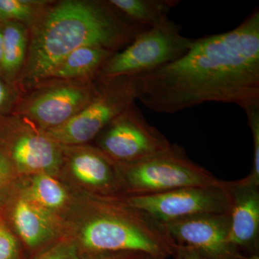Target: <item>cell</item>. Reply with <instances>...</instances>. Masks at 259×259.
<instances>
[{
	"label": "cell",
	"mask_w": 259,
	"mask_h": 259,
	"mask_svg": "<svg viewBox=\"0 0 259 259\" xmlns=\"http://www.w3.org/2000/svg\"><path fill=\"white\" fill-rule=\"evenodd\" d=\"M136 79L137 100L158 113L206 102L259 105V10L230 31L194 39L180 59Z\"/></svg>",
	"instance_id": "1"
},
{
	"label": "cell",
	"mask_w": 259,
	"mask_h": 259,
	"mask_svg": "<svg viewBox=\"0 0 259 259\" xmlns=\"http://www.w3.org/2000/svg\"><path fill=\"white\" fill-rule=\"evenodd\" d=\"M148 28L131 21L108 1L51 2L29 29L28 55L18 88L28 93L47 81L73 51L97 47L118 52Z\"/></svg>",
	"instance_id": "2"
},
{
	"label": "cell",
	"mask_w": 259,
	"mask_h": 259,
	"mask_svg": "<svg viewBox=\"0 0 259 259\" xmlns=\"http://www.w3.org/2000/svg\"><path fill=\"white\" fill-rule=\"evenodd\" d=\"M83 223L79 241L90 253L142 252L166 259L175 256L177 243L166 226L118 199L95 201Z\"/></svg>",
	"instance_id": "3"
},
{
	"label": "cell",
	"mask_w": 259,
	"mask_h": 259,
	"mask_svg": "<svg viewBox=\"0 0 259 259\" xmlns=\"http://www.w3.org/2000/svg\"><path fill=\"white\" fill-rule=\"evenodd\" d=\"M115 166L126 197L159 194L183 187L220 185L223 182L190 160L185 150L175 144L164 152L142 161Z\"/></svg>",
	"instance_id": "4"
},
{
	"label": "cell",
	"mask_w": 259,
	"mask_h": 259,
	"mask_svg": "<svg viewBox=\"0 0 259 259\" xmlns=\"http://www.w3.org/2000/svg\"><path fill=\"white\" fill-rule=\"evenodd\" d=\"M180 30V25L168 18L141 32L125 49L110 56L97 79L137 76L178 60L187 54L194 40L182 35Z\"/></svg>",
	"instance_id": "5"
},
{
	"label": "cell",
	"mask_w": 259,
	"mask_h": 259,
	"mask_svg": "<svg viewBox=\"0 0 259 259\" xmlns=\"http://www.w3.org/2000/svg\"><path fill=\"white\" fill-rule=\"evenodd\" d=\"M97 80L98 93L79 114L64 125L46 131L57 144L72 146L90 142L137 100L136 76Z\"/></svg>",
	"instance_id": "6"
},
{
	"label": "cell",
	"mask_w": 259,
	"mask_h": 259,
	"mask_svg": "<svg viewBox=\"0 0 259 259\" xmlns=\"http://www.w3.org/2000/svg\"><path fill=\"white\" fill-rule=\"evenodd\" d=\"M98 80L50 81L24 94L16 106L17 115L42 131L64 125L79 114L96 96Z\"/></svg>",
	"instance_id": "7"
},
{
	"label": "cell",
	"mask_w": 259,
	"mask_h": 259,
	"mask_svg": "<svg viewBox=\"0 0 259 259\" xmlns=\"http://www.w3.org/2000/svg\"><path fill=\"white\" fill-rule=\"evenodd\" d=\"M100 151L116 165L129 164L156 156L171 148L170 141L133 103L97 136Z\"/></svg>",
	"instance_id": "8"
},
{
	"label": "cell",
	"mask_w": 259,
	"mask_h": 259,
	"mask_svg": "<svg viewBox=\"0 0 259 259\" xmlns=\"http://www.w3.org/2000/svg\"><path fill=\"white\" fill-rule=\"evenodd\" d=\"M116 199L163 224L199 214L229 212V198L223 181L220 185L183 187Z\"/></svg>",
	"instance_id": "9"
},
{
	"label": "cell",
	"mask_w": 259,
	"mask_h": 259,
	"mask_svg": "<svg viewBox=\"0 0 259 259\" xmlns=\"http://www.w3.org/2000/svg\"><path fill=\"white\" fill-rule=\"evenodd\" d=\"M164 225L177 245L190 247L205 259H250L230 243L229 212L199 214Z\"/></svg>",
	"instance_id": "10"
},
{
	"label": "cell",
	"mask_w": 259,
	"mask_h": 259,
	"mask_svg": "<svg viewBox=\"0 0 259 259\" xmlns=\"http://www.w3.org/2000/svg\"><path fill=\"white\" fill-rule=\"evenodd\" d=\"M13 124L7 156L13 168L23 175H57L64 164L62 146L25 117L16 115Z\"/></svg>",
	"instance_id": "11"
},
{
	"label": "cell",
	"mask_w": 259,
	"mask_h": 259,
	"mask_svg": "<svg viewBox=\"0 0 259 259\" xmlns=\"http://www.w3.org/2000/svg\"><path fill=\"white\" fill-rule=\"evenodd\" d=\"M231 218L229 241L250 259H259V188L225 182Z\"/></svg>",
	"instance_id": "12"
},
{
	"label": "cell",
	"mask_w": 259,
	"mask_h": 259,
	"mask_svg": "<svg viewBox=\"0 0 259 259\" xmlns=\"http://www.w3.org/2000/svg\"><path fill=\"white\" fill-rule=\"evenodd\" d=\"M64 159L72 176L105 198H117L122 192L115 163L97 148L62 146Z\"/></svg>",
	"instance_id": "13"
},
{
	"label": "cell",
	"mask_w": 259,
	"mask_h": 259,
	"mask_svg": "<svg viewBox=\"0 0 259 259\" xmlns=\"http://www.w3.org/2000/svg\"><path fill=\"white\" fill-rule=\"evenodd\" d=\"M13 221L19 236L30 248L50 240L59 228L54 212L35 203L24 193L15 204Z\"/></svg>",
	"instance_id": "14"
},
{
	"label": "cell",
	"mask_w": 259,
	"mask_h": 259,
	"mask_svg": "<svg viewBox=\"0 0 259 259\" xmlns=\"http://www.w3.org/2000/svg\"><path fill=\"white\" fill-rule=\"evenodd\" d=\"M113 54L114 52L100 47L81 48L63 59L53 70L45 82L97 79L104 64Z\"/></svg>",
	"instance_id": "15"
},
{
	"label": "cell",
	"mask_w": 259,
	"mask_h": 259,
	"mask_svg": "<svg viewBox=\"0 0 259 259\" xmlns=\"http://www.w3.org/2000/svg\"><path fill=\"white\" fill-rule=\"evenodd\" d=\"M1 25L3 44L0 72L2 78L14 85L18 83L26 61L30 31L23 24L6 22Z\"/></svg>",
	"instance_id": "16"
},
{
	"label": "cell",
	"mask_w": 259,
	"mask_h": 259,
	"mask_svg": "<svg viewBox=\"0 0 259 259\" xmlns=\"http://www.w3.org/2000/svg\"><path fill=\"white\" fill-rule=\"evenodd\" d=\"M108 3L131 21L146 28L157 26L168 19L177 0H109Z\"/></svg>",
	"instance_id": "17"
},
{
	"label": "cell",
	"mask_w": 259,
	"mask_h": 259,
	"mask_svg": "<svg viewBox=\"0 0 259 259\" xmlns=\"http://www.w3.org/2000/svg\"><path fill=\"white\" fill-rule=\"evenodd\" d=\"M23 193L35 203L52 212L63 208L69 200L64 186L54 176L47 174L32 176Z\"/></svg>",
	"instance_id": "18"
},
{
	"label": "cell",
	"mask_w": 259,
	"mask_h": 259,
	"mask_svg": "<svg viewBox=\"0 0 259 259\" xmlns=\"http://www.w3.org/2000/svg\"><path fill=\"white\" fill-rule=\"evenodd\" d=\"M50 3L44 0H0V23L13 22L30 29Z\"/></svg>",
	"instance_id": "19"
},
{
	"label": "cell",
	"mask_w": 259,
	"mask_h": 259,
	"mask_svg": "<svg viewBox=\"0 0 259 259\" xmlns=\"http://www.w3.org/2000/svg\"><path fill=\"white\" fill-rule=\"evenodd\" d=\"M243 110L253 136V162L250 175L239 181L243 185L259 188V105L247 107Z\"/></svg>",
	"instance_id": "20"
},
{
	"label": "cell",
	"mask_w": 259,
	"mask_h": 259,
	"mask_svg": "<svg viewBox=\"0 0 259 259\" xmlns=\"http://www.w3.org/2000/svg\"><path fill=\"white\" fill-rule=\"evenodd\" d=\"M35 259H80V256L76 245L65 240L48 248Z\"/></svg>",
	"instance_id": "21"
},
{
	"label": "cell",
	"mask_w": 259,
	"mask_h": 259,
	"mask_svg": "<svg viewBox=\"0 0 259 259\" xmlns=\"http://www.w3.org/2000/svg\"><path fill=\"white\" fill-rule=\"evenodd\" d=\"M0 259H19L18 242L0 219Z\"/></svg>",
	"instance_id": "22"
},
{
	"label": "cell",
	"mask_w": 259,
	"mask_h": 259,
	"mask_svg": "<svg viewBox=\"0 0 259 259\" xmlns=\"http://www.w3.org/2000/svg\"><path fill=\"white\" fill-rule=\"evenodd\" d=\"M19 89L15 88L14 85L5 81L0 76V112L9 110L10 107L18 104Z\"/></svg>",
	"instance_id": "23"
},
{
	"label": "cell",
	"mask_w": 259,
	"mask_h": 259,
	"mask_svg": "<svg viewBox=\"0 0 259 259\" xmlns=\"http://www.w3.org/2000/svg\"><path fill=\"white\" fill-rule=\"evenodd\" d=\"M148 255L142 252H103L90 253L87 259H147Z\"/></svg>",
	"instance_id": "24"
},
{
	"label": "cell",
	"mask_w": 259,
	"mask_h": 259,
	"mask_svg": "<svg viewBox=\"0 0 259 259\" xmlns=\"http://www.w3.org/2000/svg\"><path fill=\"white\" fill-rule=\"evenodd\" d=\"M13 164L6 153L0 150V194L10 183L13 175Z\"/></svg>",
	"instance_id": "25"
},
{
	"label": "cell",
	"mask_w": 259,
	"mask_h": 259,
	"mask_svg": "<svg viewBox=\"0 0 259 259\" xmlns=\"http://www.w3.org/2000/svg\"><path fill=\"white\" fill-rule=\"evenodd\" d=\"M180 259H205L196 250L185 245H177L176 253Z\"/></svg>",
	"instance_id": "26"
},
{
	"label": "cell",
	"mask_w": 259,
	"mask_h": 259,
	"mask_svg": "<svg viewBox=\"0 0 259 259\" xmlns=\"http://www.w3.org/2000/svg\"><path fill=\"white\" fill-rule=\"evenodd\" d=\"M3 28H2V25H1V23H0V63H1V59H2V51H3Z\"/></svg>",
	"instance_id": "27"
},
{
	"label": "cell",
	"mask_w": 259,
	"mask_h": 259,
	"mask_svg": "<svg viewBox=\"0 0 259 259\" xmlns=\"http://www.w3.org/2000/svg\"><path fill=\"white\" fill-rule=\"evenodd\" d=\"M147 259H163V258H159V257L152 256V255H148Z\"/></svg>",
	"instance_id": "28"
},
{
	"label": "cell",
	"mask_w": 259,
	"mask_h": 259,
	"mask_svg": "<svg viewBox=\"0 0 259 259\" xmlns=\"http://www.w3.org/2000/svg\"><path fill=\"white\" fill-rule=\"evenodd\" d=\"M175 258H176V259H180V258H179L178 255H175Z\"/></svg>",
	"instance_id": "29"
}]
</instances>
